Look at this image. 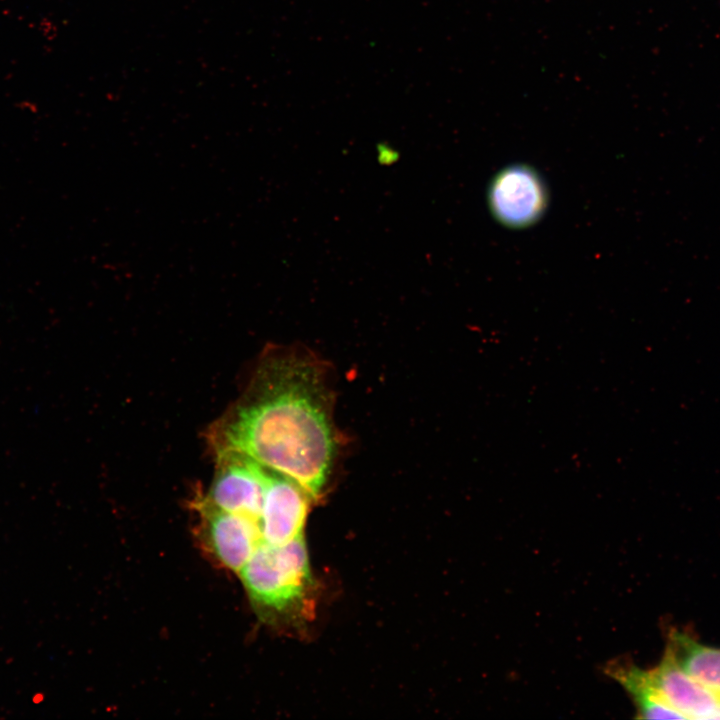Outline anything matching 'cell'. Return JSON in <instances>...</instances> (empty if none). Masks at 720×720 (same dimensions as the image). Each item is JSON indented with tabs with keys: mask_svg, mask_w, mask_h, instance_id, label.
<instances>
[{
	"mask_svg": "<svg viewBox=\"0 0 720 720\" xmlns=\"http://www.w3.org/2000/svg\"><path fill=\"white\" fill-rule=\"evenodd\" d=\"M542 178L531 167L515 164L502 169L488 189V204L502 225L519 229L536 223L547 206Z\"/></svg>",
	"mask_w": 720,
	"mask_h": 720,
	"instance_id": "cell-4",
	"label": "cell"
},
{
	"mask_svg": "<svg viewBox=\"0 0 720 720\" xmlns=\"http://www.w3.org/2000/svg\"><path fill=\"white\" fill-rule=\"evenodd\" d=\"M665 650L685 673L720 696V648L702 644L685 631L671 629Z\"/></svg>",
	"mask_w": 720,
	"mask_h": 720,
	"instance_id": "cell-8",
	"label": "cell"
},
{
	"mask_svg": "<svg viewBox=\"0 0 720 720\" xmlns=\"http://www.w3.org/2000/svg\"><path fill=\"white\" fill-rule=\"evenodd\" d=\"M606 673L617 681L631 697L637 718L641 719H684L670 707L653 686L648 671L633 664H609Z\"/></svg>",
	"mask_w": 720,
	"mask_h": 720,
	"instance_id": "cell-9",
	"label": "cell"
},
{
	"mask_svg": "<svg viewBox=\"0 0 720 720\" xmlns=\"http://www.w3.org/2000/svg\"><path fill=\"white\" fill-rule=\"evenodd\" d=\"M311 498L297 482L270 469L259 521L262 541L282 545L302 536Z\"/></svg>",
	"mask_w": 720,
	"mask_h": 720,
	"instance_id": "cell-6",
	"label": "cell"
},
{
	"mask_svg": "<svg viewBox=\"0 0 720 720\" xmlns=\"http://www.w3.org/2000/svg\"><path fill=\"white\" fill-rule=\"evenodd\" d=\"M647 671L665 702L684 719H720V696L685 673L668 651Z\"/></svg>",
	"mask_w": 720,
	"mask_h": 720,
	"instance_id": "cell-7",
	"label": "cell"
},
{
	"mask_svg": "<svg viewBox=\"0 0 720 720\" xmlns=\"http://www.w3.org/2000/svg\"><path fill=\"white\" fill-rule=\"evenodd\" d=\"M240 574L251 601L268 615L292 623L309 616L313 580L303 535L282 545L262 541Z\"/></svg>",
	"mask_w": 720,
	"mask_h": 720,
	"instance_id": "cell-2",
	"label": "cell"
},
{
	"mask_svg": "<svg viewBox=\"0 0 720 720\" xmlns=\"http://www.w3.org/2000/svg\"><path fill=\"white\" fill-rule=\"evenodd\" d=\"M196 506L209 551L225 568L240 573L262 543L259 521L217 509L203 498Z\"/></svg>",
	"mask_w": 720,
	"mask_h": 720,
	"instance_id": "cell-5",
	"label": "cell"
},
{
	"mask_svg": "<svg viewBox=\"0 0 720 720\" xmlns=\"http://www.w3.org/2000/svg\"><path fill=\"white\" fill-rule=\"evenodd\" d=\"M218 470L203 498L213 507L260 521L270 469L241 453L218 451Z\"/></svg>",
	"mask_w": 720,
	"mask_h": 720,
	"instance_id": "cell-3",
	"label": "cell"
},
{
	"mask_svg": "<svg viewBox=\"0 0 720 720\" xmlns=\"http://www.w3.org/2000/svg\"><path fill=\"white\" fill-rule=\"evenodd\" d=\"M217 440L218 451L248 456L318 497L337 451L326 368L310 353L273 352L259 365Z\"/></svg>",
	"mask_w": 720,
	"mask_h": 720,
	"instance_id": "cell-1",
	"label": "cell"
}]
</instances>
